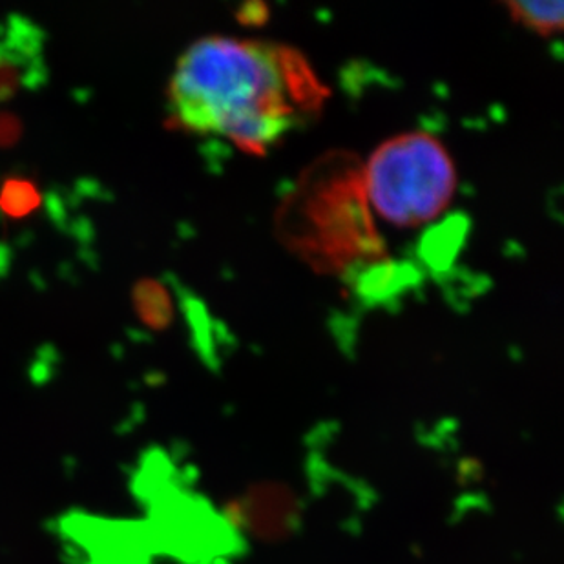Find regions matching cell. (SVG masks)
I'll return each mask as SVG.
<instances>
[{
  "label": "cell",
  "instance_id": "obj_3",
  "mask_svg": "<svg viewBox=\"0 0 564 564\" xmlns=\"http://www.w3.org/2000/svg\"><path fill=\"white\" fill-rule=\"evenodd\" d=\"M508 8L522 26L535 32L549 35L563 28V2H510Z\"/></svg>",
  "mask_w": 564,
  "mask_h": 564
},
{
  "label": "cell",
  "instance_id": "obj_1",
  "mask_svg": "<svg viewBox=\"0 0 564 564\" xmlns=\"http://www.w3.org/2000/svg\"><path fill=\"white\" fill-rule=\"evenodd\" d=\"M325 86L310 61L285 44L210 35L177 61L169 102L188 132L261 152L318 113Z\"/></svg>",
  "mask_w": 564,
  "mask_h": 564
},
{
  "label": "cell",
  "instance_id": "obj_2",
  "mask_svg": "<svg viewBox=\"0 0 564 564\" xmlns=\"http://www.w3.org/2000/svg\"><path fill=\"white\" fill-rule=\"evenodd\" d=\"M457 174L446 149L424 132L402 133L371 155L364 188L377 213L400 227H415L447 207Z\"/></svg>",
  "mask_w": 564,
  "mask_h": 564
}]
</instances>
